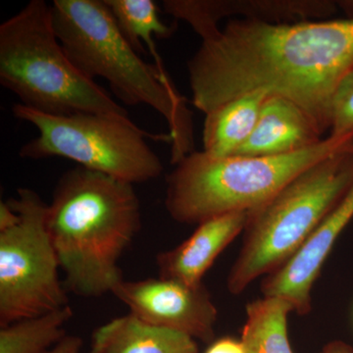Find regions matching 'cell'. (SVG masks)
<instances>
[{"mask_svg":"<svg viewBox=\"0 0 353 353\" xmlns=\"http://www.w3.org/2000/svg\"><path fill=\"white\" fill-rule=\"evenodd\" d=\"M353 69V19L229 21L202 41L188 62L192 101L208 114L230 101L264 92L301 106L323 134L331 129L332 101Z\"/></svg>","mask_w":353,"mask_h":353,"instance_id":"1","label":"cell"},{"mask_svg":"<svg viewBox=\"0 0 353 353\" xmlns=\"http://www.w3.org/2000/svg\"><path fill=\"white\" fill-rule=\"evenodd\" d=\"M46 225L65 289L95 299L125 280L119 260L141 230V203L132 183L78 166L58 180Z\"/></svg>","mask_w":353,"mask_h":353,"instance_id":"2","label":"cell"},{"mask_svg":"<svg viewBox=\"0 0 353 353\" xmlns=\"http://www.w3.org/2000/svg\"><path fill=\"white\" fill-rule=\"evenodd\" d=\"M53 26L60 43L83 75L108 81L127 105L145 104L169 125L172 163L192 152L189 109L154 65L146 63L121 32L105 0H53Z\"/></svg>","mask_w":353,"mask_h":353,"instance_id":"3","label":"cell"},{"mask_svg":"<svg viewBox=\"0 0 353 353\" xmlns=\"http://www.w3.org/2000/svg\"><path fill=\"white\" fill-rule=\"evenodd\" d=\"M352 143L353 134L329 136L312 148L282 157L190 152L167 176L165 208L176 222L196 226L229 213L250 212L301 172Z\"/></svg>","mask_w":353,"mask_h":353,"instance_id":"4","label":"cell"},{"mask_svg":"<svg viewBox=\"0 0 353 353\" xmlns=\"http://www.w3.org/2000/svg\"><path fill=\"white\" fill-rule=\"evenodd\" d=\"M353 183V143L309 167L248 213L243 245L227 279L234 296L290 261Z\"/></svg>","mask_w":353,"mask_h":353,"instance_id":"5","label":"cell"},{"mask_svg":"<svg viewBox=\"0 0 353 353\" xmlns=\"http://www.w3.org/2000/svg\"><path fill=\"white\" fill-rule=\"evenodd\" d=\"M0 83L39 112L132 121L126 109L71 61L44 0H32L0 25Z\"/></svg>","mask_w":353,"mask_h":353,"instance_id":"6","label":"cell"},{"mask_svg":"<svg viewBox=\"0 0 353 353\" xmlns=\"http://www.w3.org/2000/svg\"><path fill=\"white\" fill-rule=\"evenodd\" d=\"M12 112L39 131L37 138L21 148L20 157L67 158L132 185L155 180L163 172V163L145 139L171 141L169 134L155 136L132 121L94 113L50 115L22 103L15 104Z\"/></svg>","mask_w":353,"mask_h":353,"instance_id":"7","label":"cell"},{"mask_svg":"<svg viewBox=\"0 0 353 353\" xmlns=\"http://www.w3.org/2000/svg\"><path fill=\"white\" fill-rule=\"evenodd\" d=\"M7 202L19 219L0 230V327L69 305L46 225L48 204L27 188Z\"/></svg>","mask_w":353,"mask_h":353,"instance_id":"8","label":"cell"},{"mask_svg":"<svg viewBox=\"0 0 353 353\" xmlns=\"http://www.w3.org/2000/svg\"><path fill=\"white\" fill-rule=\"evenodd\" d=\"M112 294L141 321L212 343L218 310L203 284L188 285L161 277L123 280Z\"/></svg>","mask_w":353,"mask_h":353,"instance_id":"9","label":"cell"},{"mask_svg":"<svg viewBox=\"0 0 353 353\" xmlns=\"http://www.w3.org/2000/svg\"><path fill=\"white\" fill-rule=\"evenodd\" d=\"M353 218V183L301 250L284 266L264 277L263 296L282 297L299 315L312 309V292L323 265L341 232Z\"/></svg>","mask_w":353,"mask_h":353,"instance_id":"10","label":"cell"},{"mask_svg":"<svg viewBox=\"0 0 353 353\" xmlns=\"http://www.w3.org/2000/svg\"><path fill=\"white\" fill-rule=\"evenodd\" d=\"M248 212L229 213L197 225L190 238L157 256L159 277L201 285L218 256L245 230Z\"/></svg>","mask_w":353,"mask_h":353,"instance_id":"11","label":"cell"},{"mask_svg":"<svg viewBox=\"0 0 353 353\" xmlns=\"http://www.w3.org/2000/svg\"><path fill=\"white\" fill-rule=\"evenodd\" d=\"M323 132L314 120L292 101L267 95L252 134L234 155L282 157L312 148Z\"/></svg>","mask_w":353,"mask_h":353,"instance_id":"12","label":"cell"},{"mask_svg":"<svg viewBox=\"0 0 353 353\" xmlns=\"http://www.w3.org/2000/svg\"><path fill=\"white\" fill-rule=\"evenodd\" d=\"M88 353H199L194 339L129 314L97 327Z\"/></svg>","mask_w":353,"mask_h":353,"instance_id":"13","label":"cell"},{"mask_svg":"<svg viewBox=\"0 0 353 353\" xmlns=\"http://www.w3.org/2000/svg\"><path fill=\"white\" fill-rule=\"evenodd\" d=\"M267 95L252 92L205 114L202 132L203 152L218 157L236 154L252 134Z\"/></svg>","mask_w":353,"mask_h":353,"instance_id":"14","label":"cell"},{"mask_svg":"<svg viewBox=\"0 0 353 353\" xmlns=\"http://www.w3.org/2000/svg\"><path fill=\"white\" fill-rule=\"evenodd\" d=\"M294 311L282 297L263 296L248 303L241 340L245 353H294L288 334V316Z\"/></svg>","mask_w":353,"mask_h":353,"instance_id":"15","label":"cell"},{"mask_svg":"<svg viewBox=\"0 0 353 353\" xmlns=\"http://www.w3.org/2000/svg\"><path fill=\"white\" fill-rule=\"evenodd\" d=\"M71 306L0 327V353H46L66 336Z\"/></svg>","mask_w":353,"mask_h":353,"instance_id":"16","label":"cell"},{"mask_svg":"<svg viewBox=\"0 0 353 353\" xmlns=\"http://www.w3.org/2000/svg\"><path fill=\"white\" fill-rule=\"evenodd\" d=\"M121 32L139 54H145L146 48L161 61L155 52L154 38L168 39L175 26L165 25L158 15V7L152 0H105Z\"/></svg>","mask_w":353,"mask_h":353,"instance_id":"17","label":"cell"},{"mask_svg":"<svg viewBox=\"0 0 353 353\" xmlns=\"http://www.w3.org/2000/svg\"><path fill=\"white\" fill-rule=\"evenodd\" d=\"M218 21L233 15H243L245 19H256L277 23L278 21L321 19L333 15L338 6L332 1H230L214 0Z\"/></svg>","mask_w":353,"mask_h":353,"instance_id":"18","label":"cell"},{"mask_svg":"<svg viewBox=\"0 0 353 353\" xmlns=\"http://www.w3.org/2000/svg\"><path fill=\"white\" fill-rule=\"evenodd\" d=\"M330 131L332 137L353 134V69L341 79L334 90Z\"/></svg>","mask_w":353,"mask_h":353,"instance_id":"19","label":"cell"},{"mask_svg":"<svg viewBox=\"0 0 353 353\" xmlns=\"http://www.w3.org/2000/svg\"><path fill=\"white\" fill-rule=\"evenodd\" d=\"M205 353H245L241 341L232 338H222L212 341Z\"/></svg>","mask_w":353,"mask_h":353,"instance_id":"20","label":"cell"},{"mask_svg":"<svg viewBox=\"0 0 353 353\" xmlns=\"http://www.w3.org/2000/svg\"><path fill=\"white\" fill-rule=\"evenodd\" d=\"M83 341L80 336L66 334L57 345L46 353H80Z\"/></svg>","mask_w":353,"mask_h":353,"instance_id":"21","label":"cell"},{"mask_svg":"<svg viewBox=\"0 0 353 353\" xmlns=\"http://www.w3.org/2000/svg\"><path fill=\"white\" fill-rule=\"evenodd\" d=\"M319 353H353V347L345 341H333L327 343Z\"/></svg>","mask_w":353,"mask_h":353,"instance_id":"22","label":"cell"},{"mask_svg":"<svg viewBox=\"0 0 353 353\" xmlns=\"http://www.w3.org/2000/svg\"><path fill=\"white\" fill-rule=\"evenodd\" d=\"M350 19H353V0H345V1L336 2Z\"/></svg>","mask_w":353,"mask_h":353,"instance_id":"23","label":"cell"}]
</instances>
